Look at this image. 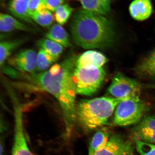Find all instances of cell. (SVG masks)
I'll list each match as a JSON object with an SVG mask.
<instances>
[{"mask_svg":"<svg viewBox=\"0 0 155 155\" xmlns=\"http://www.w3.org/2000/svg\"><path fill=\"white\" fill-rule=\"evenodd\" d=\"M77 59L73 57L68 58L35 77L38 84L55 97L61 104L67 134L71 133L77 119L76 87L73 78Z\"/></svg>","mask_w":155,"mask_h":155,"instance_id":"cell-1","label":"cell"},{"mask_svg":"<svg viewBox=\"0 0 155 155\" xmlns=\"http://www.w3.org/2000/svg\"><path fill=\"white\" fill-rule=\"evenodd\" d=\"M70 30L74 43L85 49H105L112 46L115 33L113 24L104 15L83 9L73 15Z\"/></svg>","mask_w":155,"mask_h":155,"instance_id":"cell-2","label":"cell"},{"mask_svg":"<svg viewBox=\"0 0 155 155\" xmlns=\"http://www.w3.org/2000/svg\"><path fill=\"white\" fill-rule=\"evenodd\" d=\"M125 98L110 96L81 100L76 107L77 119L88 130L101 127L107 124L115 107Z\"/></svg>","mask_w":155,"mask_h":155,"instance_id":"cell-3","label":"cell"},{"mask_svg":"<svg viewBox=\"0 0 155 155\" xmlns=\"http://www.w3.org/2000/svg\"><path fill=\"white\" fill-rule=\"evenodd\" d=\"M140 95L126 98L116 107L113 123L120 127H127L137 124L150 109V107L141 100Z\"/></svg>","mask_w":155,"mask_h":155,"instance_id":"cell-4","label":"cell"},{"mask_svg":"<svg viewBox=\"0 0 155 155\" xmlns=\"http://www.w3.org/2000/svg\"><path fill=\"white\" fill-rule=\"evenodd\" d=\"M106 76L102 67H75L73 78L77 94L89 96L98 91Z\"/></svg>","mask_w":155,"mask_h":155,"instance_id":"cell-5","label":"cell"},{"mask_svg":"<svg viewBox=\"0 0 155 155\" xmlns=\"http://www.w3.org/2000/svg\"><path fill=\"white\" fill-rule=\"evenodd\" d=\"M142 87L134 79L118 72L112 78L108 89L107 94L112 97L126 98L135 95H140Z\"/></svg>","mask_w":155,"mask_h":155,"instance_id":"cell-6","label":"cell"},{"mask_svg":"<svg viewBox=\"0 0 155 155\" xmlns=\"http://www.w3.org/2000/svg\"><path fill=\"white\" fill-rule=\"evenodd\" d=\"M130 133L133 139L155 144V115L144 116Z\"/></svg>","mask_w":155,"mask_h":155,"instance_id":"cell-7","label":"cell"},{"mask_svg":"<svg viewBox=\"0 0 155 155\" xmlns=\"http://www.w3.org/2000/svg\"><path fill=\"white\" fill-rule=\"evenodd\" d=\"M20 110L15 111L14 143L12 155H34L29 148L24 134Z\"/></svg>","mask_w":155,"mask_h":155,"instance_id":"cell-8","label":"cell"},{"mask_svg":"<svg viewBox=\"0 0 155 155\" xmlns=\"http://www.w3.org/2000/svg\"><path fill=\"white\" fill-rule=\"evenodd\" d=\"M134 145L131 141L126 140L121 135H114L104 147L94 153V155H122L131 149Z\"/></svg>","mask_w":155,"mask_h":155,"instance_id":"cell-9","label":"cell"},{"mask_svg":"<svg viewBox=\"0 0 155 155\" xmlns=\"http://www.w3.org/2000/svg\"><path fill=\"white\" fill-rule=\"evenodd\" d=\"M37 54L34 50H21L13 58L12 63L20 71L31 72L36 69Z\"/></svg>","mask_w":155,"mask_h":155,"instance_id":"cell-10","label":"cell"},{"mask_svg":"<svg viewBox=\"0 0 155 155\" xmlns=\"http://www.w3.org/2000/svg\"><path fill=\"white\" fill-rule=\"evenodd\" d=\"M108 60L103 54L96 51L90 50L83 53L77 58V67H102Z\"/></svg>","mask_w":155,"mask_h":155,"instance_id":"cell-11","label":"cell"},{"mask_svg":"<svg viewBox=\"0 0 155 155\" xmlns=\"http://www.w3.org/2000/svg\"><path fill=\"white\" fill-rule=\"evenodd\" d=\"M0 30L2 32L22 31L32 34L36 33L34 28L23 24L11 15L1 13L0 14Z\"/></svg>","mask_w":155,"mask_h":155,"instance_id":"cell-12","label":"cell"},{"mask_svg":"<svg viewBox=\"0 0 155 155\" xmlns=\"http://www.w3.org/2000/svg\"><path fill=\"white\" fill-rule=\"evenodd\" d=\"M29 1L11 0L8 4L9 11L13 16L37 28L38 27L31 18L28 12Z\"/></svg>","mask_w":155,"mask_h":155,"instance_id":"cell-13","label":"cell"},{"mask_svg":"<svg viewBox=\"0 0 155 155\" xmlns=\"http://www.w3.org/2000/svg\"><path fill=\"white\" fill-rule=\"evenodd\" d=\"M129 9L134 19L137 21H144L152 14V3L150 0H134L130 5Z\"/></svg>","mask_w":155,"mask_h":155,"instance_id":"cell-14","label":"cell"},{"mask_svg":"<svg viewBox=\"0 0 155 155\" xmlns=\"http://www.w3.org/2000/svg\"><path fill=\"white\" fill-rule=\"evenodd\" d=\"M135 71L143 78L155 79V50L141 61Z\"/></svg>","mask_w":155,"mask_h":155,"instance_id":"cell-15","label":"cell"},{"mask_svg":"<svg viewBox=\"0 0 155 155\" xmlns=\"http://www.w3.org/2000/svg\"><path fill=\"white\" fill-rule=\"evenodd\" d=\"M45 36L47 38L57 42L63 47L68 48L71 46L68 34L59 24L53 25L46 33Z\"/></svg>","mask_w":155,"mask_h":155,"instance_id":"cell-16","label":"cell"},{"mask_svg":"<svg viewBox=\"0 0 155 155\" xmlns=\"http://www.w3.org/2000/svg\"><path fill=\"white\" fill-rule=\"evenodd\" d=\"M83 9L94 14L104 15L109 12L111 0H80Z\"/></svg>","mask_w":155,"mask_h":155,"instance_id":"cell-17","label":"cell"},{"mask_svg":"<svg viewBox=\"0 0 155 155\" xmlns=\"http://www.w3.org/2000/svg\"><path fill=\"white\" fill-rule=\"evenodd\" d=\"M26 39L19 38L17 39L3 40L0 43V64L3 67L5 61L12 53L24 43Z\"/></svg>","mask_w":155,"mask_h":155,"instance_id":"cell-18","label":"cell"},{"mask_svg":"<svg viewBox=\"0 0 155 155\" xmlns=\"http://www.w3.org/2000/svg\"><path fill=\"white\" fill-rule=\"evenodd\" d=\"M37 45L53 57L56 61L62 53L63 46L48 38H42L38 41Z\"/></svg>","mask_w":155,"mask_h":155,"instance_id":"cell-19","label":"cell"},{"mask_svg":"<svg viewBox=\"0 0 155 155\" xmlns=\"http://www.w3.org/2000/svg\"><path fill=\"white\" fill-rule=\"evenodd\" d=\"M109 133L105 131H99L95 134L91 140L89 154H94L97 151L104 147L110 139Z\"/></svg>","mask_w":155,"mask_h":155,"instance_id":"cell-20","label":"cell"},{"mask_svg":"<svg viewBox=\"0 0 155 155\" xmlns=\"http://www.w3.org/2000/svg\"><path fill=\"white\" fill-rule=\"evenodd\" d=\"M30 15L34 22L44 28L51 26L54 19L51 12L47 9L40 12H36L31 13Z\"/></svg>","mask_w":155,"mask_h":155,"instance_id":"cell-21","label":"cell"},{"mask_svg":"<svg viewBox=\"0 0 155 155\" xmlns=\"http://www.w3.org/2000/svg\"><path fill=\"white\" fill-rule=\"evenodd\" d=\"M56 61H57L52 56L40 48L37 57L36 69L39 71H45Z\"/></svg>","mask_w":155,"mask_h":155,"instance_id":"cell-22","label":"cell"},{"mask_svg":"<svg viewBox=\"0 0 155 155\" xmlns=\"http://www.w3.org/2000/svg\"><path fill=\"white\" fill-rule=\"evenodd\" d=\"M73 11L72 8L67 4L62 5L56 9L54 19L58 24L64 25L68 20Z\"/></svg>","mask_w":155,"mask_h":155,"instance_id":"cell-23","label":"cell"},{"mask_svg":"<svg viewBox=\"0 0 155 155\" xmlns=\"http://www.w3.org/2000/svg\"><path fill=\"white\" fill-rule=\"evenodd\" d=\"M135 147L140 155H155V144L143 142L133 139Z\"/></svg>","mask_w":155,"mask_h":155,"instance_id":"cell-24","label":"cell"},{"mask_svg":"<svg viewBox=\"0 0 155 155\" xmlns=\"http://www.w3.org/2000/svg\"><path fill=\"white\" fill-rule=\"evenodd\" d=\"M46 9L50 12H55L59 6L63 5L64 0H43Z\"/></svg>","mask_w":155,"mask_h":155,"instance_id":"cell-25","label":"cell"},{"mask_svg":"<svg viewBox=\"0 0 155 155\" xmlns=\"http://www.w3.org/2000/svg\"><path fill=\"white\" fill-rule=\"evenodd\" d=\"M43 0H29L28 11L29 15L31 13L36 12L39 5L40 4Z\"/></svg>","mask_w":155,"mask_h":155,"instance_id":"cell-26","label":"cell"},{"mask_svg":"<svg viewBox=\"0 0 155 155\" xmlns=\"http://www.w3.org/2000/svg\"><path fill=\"white\" fill-rule=\"evenodd\" d=\"M3 140L1 139V155H5V152Z\"/></svg>","mask_w":155,"mask_h":155,"instance_id":"cell-27","label":"cell"},{"mask_svg":"<svg viewBox=\"0 0 155 155\" xmlns=\"http://www.w3.org/2000/svg\"><path fill=\"white\" fill-rule=\"evenodd\" d=\"M134 148L131 149V150L127 151V152H126L122 155H134Z\"/></svg>","mask_w":155,"mask_h":155,"instance_id":"cell-28","label":"cell"},{"mask_svg":"<svg viewBox=\"0 0 155 155\" xmlns=\"http://www.w3.org/2000/svg\"><path fill=\"white\" fill-rule=\"evenodd\" d=\"M88 155H94V154H89Z\"/></svg>","mask_w":155,"mask_h":155,"instance_id":"cell-29","label":"cell"}]
</instances>
